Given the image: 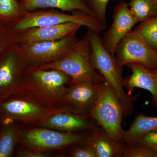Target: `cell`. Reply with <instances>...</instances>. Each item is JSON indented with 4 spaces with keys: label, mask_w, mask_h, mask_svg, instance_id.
I'll return each mask as SVG.
<instances>
[{
    "label": "cell",
    "mask_w": 157,
    "mask_h": 157,
    "mask_svg": "<svg viewBox=\"0 0 157 157\" xmlns=\"http://www.w3.org/2000/svg\"><path fill=\"white\" fill-rule=\"evenodd\" d=\"M71 78L56 69L28 67L24 72L23 87L51 109L63 107V101Z\"/></svg>",
    "instance_id": "cell-1"
},
{
    "label": "cell",
    "mask_w": 157,
    "mask_h": 157,
    "mask_svg": "<svg viewBox=\"0 0 157 157\" xmlns=\"http://www.w3.org/2000/svg\"><path fill=\"white\" fill-rule=\"evenodd\" d=\"M90 45V61L93 67L112 88L119 99L124 111V117L134 112V103L136 97L127 94L124 90L122 68L118 64L114 55L106 49L100 34L88 29Z\"/></svg>",
    "instance_id": "cell-2"
},
{
    "label": "cell",
    "mask_w": 157,
    "mask_h": 157,
    "mask_svg": "<svg viewBox=\"0 0 157 157\" xmlns=\"http://www.w3.org/2000/svg\"><path fill=\"white\" fill-rule=\"evenodd\" d=\"M75 23L88 29L100 34L107 28L95 17L80 11L66 14L56 9H41L32 11H23L17 18L9 23L17 33L33 28L43 27L66 23Z\"/></svg>",
    "instance_id": "cell-3"
},
{
    "label": "cell",
    "mask_w": 157,
    "mask_h": 157,
    "mask_svg": "<svg viewBox=\"0 0 157 157\" xmlns=\"http://www.w3.org/2000/svg\"><path fill=\"white\" fill-rule=\"evenodd\" d=\"M90 53V45L86 34L64 56L37 67L56 69L63 72L71 78L70 85L84 81L103 82L105 81L104 78L91 63Z\"/></svg>",
    "instance_id": "cell-4"
},
{
    "label": "cell",
    "mask_w": 157,
    "mask_h": 157,
    "mask_svg": "<svg viewBox=\"0 0 157 157\" xmlns=\"http://www.w3.org/2000/svg\"><path fill=\"white\" fill-rule=\"evenodd\" d=\"M90 114L111 139L122 143L123 108L116 94L105 81L101 84L99 96Z\"/></svg>",
    "instance_id": "cell-5"
},
{
    "label": "cell",
    "mask_w": 157,
    "mask_h": 157,
    "mask_svg": "<svg viewBox=\"0 0 157 157\" xmlns=\"http://www.w3.org/2000/svg\"><path fill=\"white\" fill-rule=\"evenodd\" d=\"M51 110L24 89L0 101V121L38 123Z\"/></svg>",
    "instance_id": "cell-6"
},
{
    "label": "cell",
    "mask_w": 157,
    "mask_h": 157,
    "mask_svg": "<svg viewBox=\"0 0 157 157\" xmlns=\"http://www.w3.org/2000/svg\"><path fill=\"white\" fill-rule=\"evenodd\" d=\"M87 137L78 132H61L41 127L21 132L19 142L27 148L46 152L78 144Z\"/></svg>",
    "instance_id": "cell-7"
},
{
    "label": "cell",
    "mask_w": 157,
    "mask_h": 157,
    "mask_svg": "<svg viewBox=\"0 0 157 157\" xmlns=\"http://www.w3.org/2000/svg\"><path fill=\"white\" fill-rule=\"evenodd\" d=\"M27 67L18 43L0 56V101L23 89V75Z\"/></svg>",
    "instance_id": "cell-8"
},
{
    "label": "cell",
    "mask_w": 157,
    "mask_h": 157,
    "mask_svg": "<svg viewBox=\"0 0 157 157\" xmlns=\"http://www.w3.org/2000/svg\"><path fill=\"white\" fill-rule=\"evenodd\" d=\"M77 33L59 40L31 43H18L28 67H38L63 57L79 39Z\"/></svg>",
    "instance_id": "cell-9"
},
{
    "label": "cell",
    "mask_w": 157,
    "mask_h": 157,
    "mask_svg": "<svg viewBox=\"0 0 157 157\" xmlns=\"http://www.w3.org/2000/svg\"><path fill=\"white\" fill-rule=\"evenodd\" d=\"M114 56L121 68L129 64H140L149 70L157 69V51L147 45L135 30L120 42Z\"/></svg>",
    "instance_id": "cell-10"
},
{
    "label": "cell",
    "mask_w": 157,
    "mask_h": 157,
    "mask_svg": "<svg viewBox=\"0 0 157 157\" xmlns=\"http://www.w3.org/2000/svg\"><path fill=\"white\" fill-rule=\"evenodd\" d=\"M102 82L84 81L70 85L65 93L62 108L78 115L90 114Z\"/></svg>",
    "instance_id": "cell-11"
},
{
    "label": "cell",
    "mask_w": 157,
    "mask_h": 157,
    "mask_svg": "<svg viewBox=\"0 0 157 157\" xmlns=\"http://www.w3.org/2000/svg\"><path fill=\"white\" fill-rule=\"evenodd\" d=\"M37 124L40 127L69 132L92 131L98 126L90 114L78 115L64 108L51 109Z\"/></svg>",
    "instance_id": "cell-12"
},
{
    "label": "cell",
    "mask_w": 157,
    "mask_h": 157,
    "mask_svg": "<svg viewBox=\"0 0 157 157\" xmlns=\"http://www.w3.org/2000/svg\"><path fill=\"white\" fill-rule=\"evenodd\" d=\"M113 21L105 31L102 41L105 48L114 56L117 45L132 31L138 23L129 9L128 3L121 1L115 7L113 14Z\"/></svg>",
    "instance_id": "cell-13"
},
{
    "label": "cell",
    "mask_w": 157,
    "mask_h": 157,
    "mask_svg": "<svg viewBox=\"0 0 157 157\" xmlns=\"http://www.w3.org/2000/svg\"><path fill=\"white\" fill-rule=\"evenodd\" d=\"M82 26L69 22L43 27L33 28L18 33V43L53 41L77 33Z\"/></svg>",
    "instance_id": "cell-14"
},
{
    "label": "cell",
    "mask_w": 157,
    "mask_h": 157,
    "mask_svg": "<svg viewBox=\"0 0 157 157\" xmlns=\"http://www.w3.org/2000/svg\"><path fill=\"white\" fill-rule=\"evenodd\" d=\"M127 66L132 70V73L124 79V87L126 88L129 93L135 88L148 90L152 96L153 106L157 107V74L140 64L134 63Z\"/></svg>",
    "instance_id": "cell-15"
},
{
    "label": "cell",
    "mask_w": 157,
    "mask_h": 157,
    "mask_svg": "<svg viewBox=\"0 0 157 157\" xmlns=\"http://www.w3.org/2000/svg\"><path fill=\"white\" fill-rule=\"evenodd\" d=\"M22 11L56 9L71 13L80 11L94 17L84 0H17Z\"/></svg>",
    "instance_id": "cell-16"
},
{
    "label": "cell",
    "mask_w": 157,
    "mask_h": 157,
    "mask_svg": "<svg viewBox=\"0 0 157 157\" xmlns=\"http://www.w3.org/2000/svg\"><path fill=\"white\" fill-rule=\"evenodd\" d=\"M86 144L93 149L97 157H121L124 147V143L113 140L99 126L88 136Z\"/></svg>",
    "instance_id": "cell-17"
},
{
    "label": "cell",
    "mask_w": 157,
    "mask_h": 157,
    "mask_svg": "<svg viewBox=\"0 0 157 157\" xmlns=\"http://www.w3.org/2000/svg\"><path fill=\"white\" fill-rule=\"evenodd\" d=\"M157 131V117L139 114L136 116L130 128L124 130L122 143L134 144L149 132Z\"/></svg>",
    "instance_id": "cell-18"
},
{
    "label": "cell",
    "mask_w": 157,
    "mask_h": 157,
    "mask_svg": "<svg viewBox=\"0 0 157 157\" xmlns=\"http://www.w3.org/2000/svg\"><path fill=\"white\" fill-rule=\"evenodd\" d=\"M16 121L2 123L0 131V157H11L16 144L19 142L21 132Z\"/></svg>",
    "instance_id": "cell-19"
},
{
    "label": "cell",
    "mask_w": 157,
    "mask_h": 157,
    "mask_svg": "<svg viewBox=\"0 0 157 157\" xmlns=\"http://www.w3.org/2000/svg\"><path fill=\"white\" fill-rule=\"evenodd\" d=\"M128 5L138 22L157 17V0H130Z\"/></svg>",
    "instance_id": "cell-20"
},
{
    "label": "cell",
    "mask_w": 157,
    "mask_h": 157,
    "mask_svg": "<svg viewBox=\"0 0 157 157\" xmlns=\"http://www.w3.org/2000/svg\"><path fill=\"white\" fill-rule=\"evenodd\" d=\"M134 30L147 45L157 51V17L141 22Z\"/></svg>",
    "instance_id": "cell-21"
},
{
    "label": "cell",
    "mask_w": 157,
    "mask_h": 157,
    "mask_svg": "<svg viewBox=\"0 0 157 157\" xmlns=\"http://www.w3.org/2000/svg\"><path fill=\"white\" fill-rule=\"evenodd\" d=\"M18 43V33L9 23L0 20V56L11 46Z\"/></svg>",
    "instance_id": "cell-22"
},
{
    "label": "cell",
    "mask_w": 157,
    "mask_h": 157,
    "mask_svg": "<svg viewBox=\"0 0 157 157\" xmlns=\"http://www.w3.org/2000/svg\"><path fill=\"white\" fill-rule=\"evenodd\" d=\"M22 11L17 0H0V20L9 23Z\"/></svg>",
    "instance_id": "cell-23"
},
{
    "label": "cell",
    "mask_w": 157,
    "mask_h": 157,
    "mask_svg": "<svg viewBox=\"0 0 157 157\" xmlns=\"http://www.w3.org/2000/svg\"><path fill=\"white\" fill-rule=\"evenodd\" d=\"M121 157H157V152L138 144H124Z\"/></svg>",
    "instance_id": "cell-24"
},
{
    "label": "cell",
    "mask_w": 157,
    "mask_h": 157,
    "mask_svg": "<svg viewBox=\"0 0 157 157\" xmlns=\"http://www.w3.org/2000/svg\"><path fill=\"white\" fill-rule=\"evenodd\" d=\"M94 17L104 25L107 26V9L110 0H84Z\"/></svg>",
    "instance_id": "cell-25"
},
{
    "label": "cell",
    "mask_w": 157,
    "mask_h": 157,
    "mask_svg": "<svg viewBox=\"0 0 157 157\" xmlns=\"http://www.w3.org/2000/svg\"><path fill=\"white\" fill-rule=\"evenodd\" d=\"M137 144L157 152V131L145 134L137 141Z\"/></svg>",
    "instance_id": "cell-26"
},
{
    "label": "cell",
    "mask_w": 157,
    "mask_h": 157,
    "mask_svg": "<svg viewBox=\"0 0 157 157\" xmlns=\"http://www.w3.org/2000/svg\"><path fill=\"white\" fill-rule=\"evenodd\" d=\"M69 156L72 157H97L92 148L87 144L84 146L78 147L70 153Z\"/></svg>",
    "instance_id": "cell-27"
},
{
    "label": "cell",
    "mask_w": 157,
    "mask_h": 157,
    "mask_svg": "<svg viewBox=\"0 0 157 157\" xmlns=\"http://www.w3.org/2000/svg\"><path fill=\"white\" fill-rule=\"evenodd\" d=\"M50 155L46 152L37 151L23 146L20 148L17 154V156L21 157H48Z\"/></svg>",
    "instance_id": "cell-28"
},
{
    "label": "cell",
    "mask_w": 157,
    "mask_h": 157,
    "mask_svg": "<svg viewBox=\"0 0 157 157\" xmlns=\"http://www.w3.org/2000/svg\"><path fill=\"white\" fill-rule=\"evenodd\" d=\"M152 71H153L154 72H155V73L156 74H157V70H152Z\"/></svg>",
    "instance_id": "cell-29"
}]
</instances>
